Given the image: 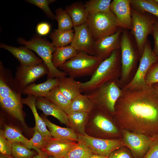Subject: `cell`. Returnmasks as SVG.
I'll list each match as a JSON object with an SVG mask.
<instances>
[{"instance_id":"1","label":"cell","mask_w":158,"mask_h":158,"mask_svg":"<svg viewBox=\"0 0 158 158\" xmlns=\"http://www.w3.org/2000/svg\"><path fill=\"white\" fill-rule=\"evenodd\" d=\"M114 115L121 119L145 124L149 136L158 138V94L152 85L140 90L122 89Z\"/></svg>"},{"instance_id":"2","label":"cell","mask_w":158,"mask_h":158,"mask_svg":"<svg viewBox=\"0 0 158 158\" xmlns=\"http://www.w3.org/2000/svg\"><path fill=\"white\" fill-rule=\"evenodd\" d=\"M121 70L120 49L101 63L89 80L82 83L83 92L87 94L108 82L119 80Z\"/></svg>"},{"instance_id":"3","label":"cell","mask_w":158,"mask_h":158,"mask_svg":"<svg viewBox=\"0 0 158 158\" xmlns=\"http://www.w3.org/2000/svg\"><path fill=\"white\" fill-rule=\"evenodd\" d=\"M121 75L119 84L121 89L132 80L141 57L133 37L128 30L123 29L121 43Z\"/></svg>"},{"instance_id":"4","label":"cell","mask_w":158,"mask_h":158,"mask_svg":"<svg viewBox=\"0 0 158 158\" xmlns=\"http://www.w3.org/2000/svg\"><path fill=\"white\" fill-rule=\"evenodd\" d=\"M103 60L83 51L76 54L58 69L73 78L92 76Z\"/></svg>"},{"instance_id":"5","label":"cell","mask_w":158,"mask_h":158,"mask_svg":"<svg viewBox=\"0 0 158 158\" xmlns=\"http://www.w3.org/2000/svg\"><path fill=\"white\" fill-rule=\"evenodd\" d=\"M17 42L19 44L24 45L28 49L35 52L41 58L49 70L47 79L54 78L67 75L66 73L56 68L53 64L52 55L56 47L51 42L37 35L28 41L19 38L18 39Z\"/></svg>"},{"instance_id":"6","label":"cell","mask_w":158,"mask_h":158,"mask_svg":"<svg viewBox=\"0 0 158 158\" xmlns=\"http://www.w3.org/2000/svg\"><path fill=\"white\" fill-rule=\"evenodd\" d=\"M119 80L108 82L85 94L94 105L101 108L107 112L114 114L116 104L122 92Z\"/></svg>"},{"instance_id":"7","label":"cell","mask_w":158,"mask_h":158,"mask_svg":"<svg viewBox=\"0 0 158 158\" xmlns=\"http://www.w3.org/2000/svg\"><path fill=\"white\" fill-rule=\"evenodd\" d=\"M86 23L94 41L115 33L119 28L111 11L89 14Z\"/></svg>"},{"instance_id":"8","label":"cell","mask_w":158,"mask_h":158,"mask_svg":"<svg viewBox=\"0 0 158 158\" xmlns=\"http://www.w3.org/2000/svg\"><path fill=\"white\" fill-rule=\"evenodd\" d=\"M132 27L129 32L133 37L141 56L148 35L152 34L155 18L146 13H141L131 6Z\"/></svg>"},{"instance_id":"9","label":"cell","mask_w":158,"mask_h":158,"mask_svg":"<svg viewBox=\"0 0 158 158\" xmlns=\"http://www.w3.org/2000/svg\"><path fill=\"white\" fill-rule=\"evenodd\" d=\"M158 61V56L152 49L151 43L147 40L136 73L131 81L122 89L136 90L146 88L145 78L150 68Z\"/></svg>"},{"instance_id":"10","label":"cell","mask_w":158,"mask_h":158,"mask_svg":"<svg viewBox=\"0 0 158 158\" xmlns=\"http://www.w3.org/2000/svg\"><path fill=\"white\" fill-rule=\"evenodd\" d=\"M49 74L48 69L43 63L32 66L20 65L17 68L15 74V83L19 93L35 80Z\"/></svg>"},{"instance_id":"11","label":"cell","mask_w":158,"mask_h":158,"mask_svg":"<svg viewBox=\"0 0 158 158\" xmlns=\"http://www.w3.org/2000/svg\"><path fill=\"white\" fill-rule=\"evenodd\" d=\"M77 135L78 141L84 143L94 154L108 157L122 145V142L117 140L99 138L90 136L86 133Z\"/></svg>"},{"instance_id":"12","label":"cell","mask_w":158,"mask_h":158,"mask_svg":"<svg viewBox=\"0 0 158 158\" xmlns=\"http://www.w3.org/2000/svg\"><path fill=\"white\" fill-rule=\"evenodd\" d=\"M123 29L119 28L115 33L95 41L94 56L104 60L109 58L114 51L120 49Z\"/></svg>"},{"instance_id":"13","label":"cell","mask_w":158,"mask_h":158,"mask_svg":"<svg viewBox=\"0 0 158 158\" xmlns=\"http://www.w3.org/2000/svg\"><path fill=\"white\" fill-rule=\"evenodd\" d=\"M125 144L131 150L134 156L140 158L146 154L154 140L149 136L125 130L123 132Z\"/></svg>"},{"instance_id":"14","label":"cell","mask_w":158,"mask_h":158,"mask_svg":"<svg viewBox=\"0 0 158 158\" xmlns=\"http://www.w3.org/2000/svg\"><path fill=\"white\" fill-rule=\"evenodd\" d=\"M74 35L70 45L77 51L85 52L94 56V42L87 23L74 27Z\"/></svg>"},{"instance_id":"15","label":"cell","mask_w":158,"mask_h":158,"mask_svg":"<svg viewBox=\"0 0 158 158\" xmlns=\"http://www.w3.org/2000/svg\"><path fill=\"white\" fill-rule=\"evenodd\" d=\"M110 9L115 15L119 28L131 30L132 18L130 0H114L111 3Z\"/></svg>"},{"instance_id":"16","label":"cell","mask_w":158,"mask_h":158,"mask_svg":"<svg viewBox=\"0 0 158 158\" xmlns=\"http://www.w3.org/2000/svg\"><path fill=\"white\" fill-rule=\"evenodd\" d=\"M77 142L71 140L52 137L46 140L44 145L40 150L49 156L61 158Z\"/></svg>"},{"instance_id":"17","label":"cell","mask_w":158,"mask_h":158,"mask_svg":"<svg viewBox=\"0 0 158 158\" xmlns=\"http://www.w3.org/2000/svg\"><path fill=\"white\" fill-rule=\"evenodd\" d=\"M0 47L10 52L19 61L20 65L32 66L43 63L30 49L25 47H17L1 43Z\"/></svg>"},{"instance_id":"18","label":"cell","mask_w":158,"mask_h":158,"mask_svg":"<svg viewBox=\"0 0 158 158\" xmlns=\"http://www.w3.org/2000/svg\"><path fill=\"white\" fill-rule=\"evenodd\" d=\"M35 104L36 107L42 110L45 115L52 116L61 123L70 127L68 114L44 97L36 98Z\"/></svg>"},{"instance_id":"19","label":"cell","mask_w":158,"mask_h":158,"mask_svg":"<svg viewBox=\"0 0 158 158\" xmlns=\"http://www.w3.org/2000/svg\"><path fill=\"white\" fill-rule=\"evenodd\" d=\"M58 87L63 95L71 101L82 94V82L76 81L74 78L62 76L57 78Z\"/></svg>"},{"instance_id":"20","label":"cell","mask_w":158,"mask_h":158,"mask_svg":"<svg viewBox=\"0 0 158 158\" xmlns=\"http://www.w3.org/2000/svg\"><path fill=\"white\" fill-rule=\"evenodd\" d=\"M0 104L1 107L9 114L24 124L21 94L18 93L12 97L0 99Z\"/></svg>"},{"instance_id":"21","label":"cell","mask_w":158,"mask_h":158,"mask_svg":"<svg viewBox=\"0 0 158 158\" xmlns=\"http://www.w3.org/2000/svg\"><path fill=\"white\" fill-rule=\"evenodd\" d=\"M107 112L101 108L94 105L89 114L93 119L94 126L97 128L107 133H118L117 128L106 116L105 114Z\"/></svg>"},{"instance_id":"22","label":"cell","mask_w":158,"mask_h":158,"mask_svg":"<svg viewBox=\"0 0 158 158\" xmlns=\"http://www.w3.org/2000/svg\"><path fill=\"white\" fill-rule=\"evenodd\" d=\"M58 85L56 78H49L44 82L36 84L32 83L27 86L22 92L23 94L31 95L36 98L44 97L53 88Z\"/></svg>"},{"instance_id":"23","label":"cell","mask_w":158,"mask_h":158,"mask_svg":"<svg viewBox=\"0 0 158 158\" xmlns=\"http://www.w3.org/2000/svg\"><path fill=\"white\" fill-rule=\"evenodd\" d=\"M36 97L32 95H28L25 98L22 99L23 104L27 105L30 109L34 115L35 123V127L45 138L53 137L47 128L44 121L39 116L35 104Z\"/></svg>"},{"instance_id":"24","label":"cell","mask_w":158,"mask_h":158,"mask_svg":"<svg viewBox=\"0 0 158 158\" xmlns=\"http://www.w3.org/2000/svg\"><path fill=\"white\" fill-rule=\"evenodd\" d=\"M41 117L53 138L78 142L77 134L72 128L60 127L51 122L44 116L42 115Z\"/></svg>"},{"instance_id":"25","label":"cell","mask_w":158,"mask_h":158,"mask_svg":"<svg viewBox=\"0 0 158 158\" xmlns=\"http://www.w3.org/2000/svg\"><path fill=\"white\" fill-rule=\"evenodd\" d=\"M72 20L74 27L86 23L89 13L81 3H75L67 6L65 10Z\"/></svg>"},{"instance_id":"26","label":"cell","mask_w":158,"mask_h":158,"mask_svg":"<svg viewBox=\"0 0 158 158\" xmlns=\"http://www.w3.org/2000/svg\"><path fill=\"white\" fill-rule=\"evenodd\" d=\"M77 51L71 45L56 47L52 55V61L54 66L58 68L75 56Z\"/></svg>"},{"instance_id":"27","label":"cell","mask_w":158,"mask_h":158,"mask_svg":"<svg viewBox=\"0 0 158 158\" xmlns=\"http://www.w3.org/2000/svg\"><path fill=\"white\" fill-rule=\"evenodd\" d=\"M68 114L70 113L71 101L62 93L58 86L54 87L44 97Z\"/></svg>"},{"instance_id":"28","label":"cell","mask_w":158,"mask_h":158,"mask_svg":"<svg viewBox=\"0 0 158 158\" xmlns=\"http://www.w3.org/2000/svg\"><path fill=\"white\" fill-rule=\"evenodd\" d=\"M71 128L78 133L77 134L84 135L86 121L89 117V113L85 112H74L68 114Z\"/></svg>"},{"instance_id":"29","label":"cell","mask_w":158,"mask_h":158,"mask_svg":"<svg viewBox=\"0 0 158 158\" xmlns=\"http://www.w3.org/2000/svg\"><path fill=\"white\" fill-rule=\"evenodd\" d=\"M74 33V30L72 29L62 30L57 29L51 33L49 37L52 40V43L56 47H63L71 43Z\"/></svg>"},{"instance_id":"30","label":"cell","mask_w":158,"mask_h":158,"mask_svg":"<svg viewBox=\"0 0 158 158\" xmlns=\"http://www.w3.org/2000/svg\"><path fill=\"white\" fill-rule=\"evenodd\" d=\"M94 106L93 104L87 95L81 94L71 102L70 113L80 112L89 113Z\"/></svg>"},{"instance_id":"31","label":"cell","mask_w":158,"mask_h":158,"mask_svg":"<svg viewBox=\"0 0 158 158\" xmlns=\"http://www.w3.org/2000/svg\"><path fill=\"white\" fill-rule=\"evenodd\" d=\"M131 6L138 12L151 14L158 18V4L154 0H130Z\"/></svg>"},{"instance_id":"32","label":"cell","mask_w":158,"mask_h":158,"mask_svg":"<svg viewBox=\"0 0 158 158\" xmlns=\"http://www.w3.org/2000/svg\"><path fill=\"white\" fill-rule=\"evenodd\" d=\"M93 154L89 147L79 141L61 158H88Z\"/></svg>"},{"instance_id":"33","label":"cell","mask_w":158,"mask_h":158,"mask_svg":"<svg viewBox=\"0 0 158 158\" xmlns=\"http://www.w3.org/2000/svg\"><path fill=\"white\" fill-rule=\"evenodd\" d=\"M3 132L6 138L12 143H20L28 148L29 140L25 137L18 128L5 125Z\"/></svg>"},{"instance_id":"34","label":"cell","mask_w":158,"mask_h":158,"mask_svg":"<svg viewBox=\"0 0 158 158\" xmlns=\"http://www.w3.org/2000/svg\"><path fill=\"white\" fill-rule=\"evenodd\" d=\"M111 0H90L87 2L84 6L89 14L111 11Z\"/></svg>"},{"instance_id":"35","label":"cell","mask_w":158,"mask_h":158,"mask_svg":"<svg viewBox=\"0 0 158 158\" xmlns=\"http://www.w3.org/2000/svg\"><path fill=\"white\" fill-rule=\"evenodd\" d=\"M55 12V20L58 23V29L62 30H72L74 27L73 23L66 10L59 8L56 10Z\"/></svg>"},{"instance_id":"36","label":"cell","mask_w":158,"mask_h":158,"mask_svg":"<svg viewBox=\"0 0 158 158\" xmlns=\"http://www.w3.org/2000/svg\"><path fill=\"white\" fill-rule=\"evenodd\" d=\"M37 154L21 143L12 144L11 155L14 158H32Z\"/></svg>"},{"instance_id":"37","label":"cell","mask_w":158,"mask_h":158,"mask_svg":"<svg viewBox=\"0 0 158 158\" xmlns=\"http://www.w3.org/2000/svg\"><path fill=\"white\" fill-rule=\"evenodd\" d=\"M25 1L32 4L42 9L46 16L49 18L54 20L55 19V15L51 11L49 8V5L52 3L54 0H27Z\"/></svg>"},{"instance_id":"38","label":"cell","mask_w":158,"mask_h":158,"mask_svg":"<svg viewBox=\"0 0 158 158\" xmlns=\"http://www.w3.org/2000/svg\"><path fill=\"white\" fill-rule=\"evenodd\" d=\"M47 139L34 127V133L32 137L29 140L28 148L30 149H38L40 150L44 145Z\"/></svg>"},{"instance_id":"39","label":"cell","mask_w":158,"mask_h":158,"mask_svg":"<svg viewBox=\"0 0 158 158\" xmlns=\"http://www.w3.org/2000/svg\"><path fill=\"white\" fill-rule=\"evenodd\" d=\"M147 86L158 83V61L153 64L147 71L145 78Z\"/></svg>"},{"instance_id":"40","label":"cell","mask_w":158,"mask_h":158,"mask_svg":"<svg viewBox=\"0 0 158 158\" xmlns=\"http://www.w3.org/2000/svg\"><path fill=\"white\" fill-rule=\"evenodd\" d=\"M13 143L8 140L4 135L3 130H0V154L8 156H12L11 152Z\"/></svg>"},{"instance_id":"41","label":"cell","mask_w":158,"mask_h":158,"mask_svg":"<svg viewBox=\"0 0 158 158\" xmlns=\"http://www.w3.org/2000/svg\"><path fill=\"white\" fill-rule=\"evenodd\" d=\"M0 78V99L12 97L19 93L13 91L1 77Z\"/></svg>"},{"instance_id":"42","label":"cell","mask_w":158,"mask_h":158,"mask_svg":"<svg viewBox=\"0 0 158 158\" xmlns=\"http://www.w3.org/2000/svg\"><path fill=\"white\" fill-rule=\"evenodd\" d=\"M154 40V45L153 50L158 56V18L155 19L153 23L151 34Z\"/></svg>"},{"instance_id":"43","label":"cell","mask_w":158,"mask_h":158,"mask_svg":"<svg viewBox=\"0 0 158 158\" xmlns=\"http://www.w3.org/2000/svg\"><path fill=\"white\" fill-rule=\"evenodd\" d=\"M143 158H158V138L154 140Z\"/></svg>"},{"instance_id":"44","label":"cell","mask_w":158,"mask_h":158,"mask_svg":"<svg viewBox=\"0 0 158 158\" xmlns=\"http://www.w3.org/2000/svg\"><path fill=\"white\" fill-rule=\"evenodd\" d=\"M50 25L48 23L42 22L38 24L36 27V31L40 35H45L48 34L50 30Z\"/></svg>"},{"instance_id":"45","label":"cell","mask_w":158,"mask_h":158,"mask_svg":"<svg viewBox=\"0 0 158 158\" xmlns=\"http://www.w3.org/2000/svg\"><path fill=\"white\" fill-rule=\"evenodd\" d=\"M109 158H132L130 154L126 151L118 150L114 151L109 157Z\"/></svg>"},{"instance_id":"46","label":"cell","mask_w":158,"mask_h":158,"mask_svg":"<svg viewBox=\"0 0 158 158\" xmlns=\"http://www.w3.org/2000/svg\"><path fill=\"white\" fill-rule=\"evenodd\" d=\"M34 150L38 153V154L32 158H48L49 157L47 154L40 149H35Z\"/></svg>"},{"instance_id":"47","label":"cell","mask_w":158,"mask_h":158,"mask_svg":"<svg viewBox=\"0 0 158 158\" xmlns=\"http://www.w3.org/2000/svg\"><path fill=\"white\" fill-rule=\"evenodd\" d=\"M88 158H109L108 157L93 154H91Z\"/></svg>"},{"instance_id":"48","label":"cell","mask_w":158,"mask_h":158,"mask_svg":"<svg viewBox=\"0 0 158 158\" xmlns=\"http://www.w3.org/2000/svg\"><path fill=\"white\" fill-rule=\"evenodd\" d=\"M0 158H14L12 156H8L0 154Z\"/></svg>"},{"instance_id":"49","label":"cell","mask_w":158,"mask_h":158,"mask_svg":"<svg viewBox=\"0 0 158 158\" xmlns=\"http://www.w3.org/2000/svg\"><path fill=\"white\" fill-rule=\"evenodd\" d=\"M152 86L154 88L157 93L158 94V83L153 84Z\"/></svg>"},{"instance_id":"50","label":"cell","mask_w":158,"mask_h":158,"mask_svg":"<svg viewBox=\"0 0 158 158\" xmlns=\"http://www.w3.org/2000/svg\"><path fill=\"white\" fill-rule=\"evenodd\" d=\"M48 158H58L53 156H49Z\"/></svg>"},{"instance_id":"51","label":"cell","mask_w":158,"mask_h":158,"mask_svg":"<svg viewBox=\"0 0 158 158\" xmlns=\"http://www.w3.org/2000/svg\"><path fill=\"white\" fill-rule=\"evenodd\" d=\"M154 1L156 3L158 4V0H154Z\"/></svg>"}]
</instances>
